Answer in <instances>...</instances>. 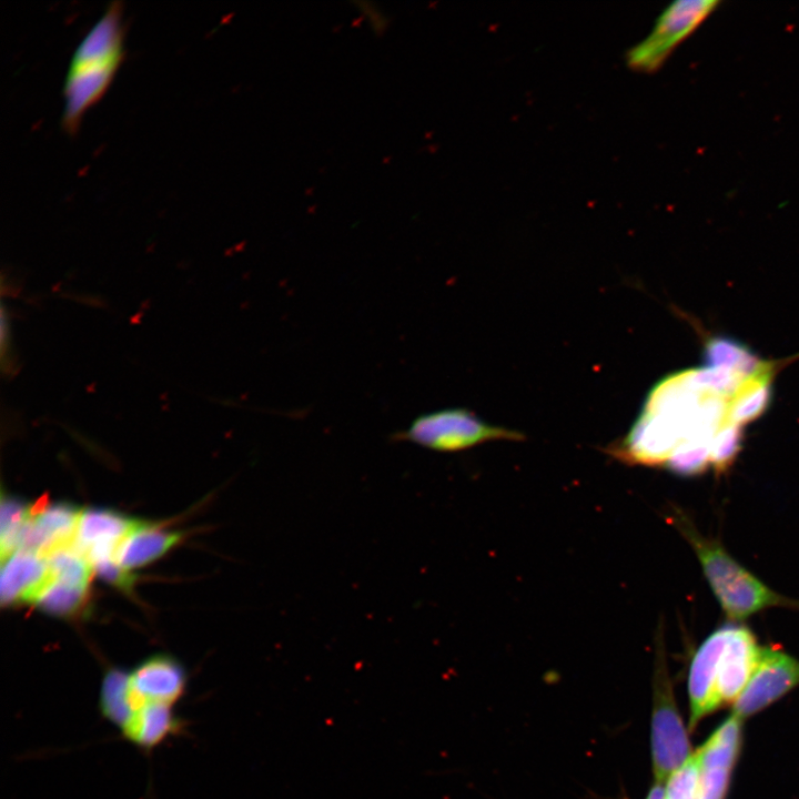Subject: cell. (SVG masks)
I'll use <instances>...</instances> for the list:
<instances>
[{
    "mask_svg": "<svg viewBox=\"0 0 799 799\" xmlns=\"http://www.w3.org/2000/svg\"><path fill=\"white\" fill-rule=\"evenodd\" d=\"M123 3L112 1L84 34L70 59L62 87L61 128L73 136L84 113L105 94L124 51Z\"/></svg>",
    "mask_w": 799,
    "mask_h": 799,
    "instance_id": "cell-1",
    "label": "cell"
},
{
    "mask_svg": "<svg viewBox=\"0 0 799 799\" xmlns=\"http://www.w3.org/2000/svg\"><path fill=\"white\" fill-rule=\"evenodd\" d=\"M186 685L185 669L169 655L151 656L131 671L112 667L101 682L99 711L119 730L138 715L175 709Z\"/></svg>",
    "mask_w": 799,
    "mask_h": 799,
    "instance_id": "cell-2",
    "label": "cell"
},
{
    "mask_svg": "<svg viewBox=\"0 0 799 799\" xmlns=\"http://www.w3.org/2000/svg\"><path fill=\"white\" fill-rule=\"evenodd\" d=\"M672 523L691 545L714 594L730 619L742 620L769 607L799 609V599L769 588L732 558L719 542L700 534L684 514L675 512Z\"/></svg>",
    "mask_w": 799,
    "mask_h": 799,
    "instance_id": "cell-3",
    "label": "cell"
},
{
    "mask_svg": "<svg viewBox=\"0 0 799 799\" xmlns=\"http://www.w3.org/2000/svg\"><path fill=\"white\" fill-rule=\"evenodd\" d=\"M391 439L452 453L493 439L522 441L524 435L487 424L468 409L445 408L416 416L405 429L392 434Z\"/></svg>",
    "mask_w": 799,
    "mask_h": 799,
    "instance_id": "cell-4",
    "label": "cell"
},
{
    "mask_svg": "<svg viewBox=\"0 0 799 799\" xmlns=\"http://www.w3.org/2000/svg\"><path fill=\"white\" fill-rule=\"evenodd\" d=\"M660 654L659 649L654 676L650 749L655 780L665 783L691 757V749Z\"/></svg>",
    "mask_w": 799,
    "mask_h": 799,
    "instance_id": "cell-5",
    "label": "cell"
},
{
    "mask_svg": "<svg viewBox=\"0 0 799 799\" xmlns=\"http://www.w3.org/2000/svg\"><path fill=\"white\" fill-rule=\"evenodd\" d=\"M719 4L717 0H679L670 3L659 14L650 32L628 50L627 65L637 72L658 70Z\"/></svg>",
    "mask_w": 799,
    "mask_h": 799,
    "instance_id": "cell-6",
    "label": "cell"
},
{
    "mask_svg": "<svg viewBox=\"0 0 799 799\" xmlns=\"http://www.w3.org/2000/svg\"><path fill=\"white\" fill-rule=\"evenodd\" d=\"M799 685V660L771 647H761L758 665L737 698L732 716L747 718Z\"/></svg>",
    "mask_w": 799,
    "mask_h": 799,
    "instance_id": "cell-7",
    "label": "cell"
},
{
    "mask_svg": "<svg viewBox=\"0 0 799 799\" xmlns=\"http://www.w3.org/2000/svg\"><path fill=\"white\" fill-rule=\"evenodd\" d=\"M81 512L68 503L32 506V515L21 535L18 550L45 558L54 550L74 544Z\"/></svg>",
    "mask_w": 799,
    "mask_h": 799,
    "instance_id": "cell-8",
    "label": "cell"
},
{
    "mask_svg": "<svg viewBox=\"0 0 799 799\" xmlns=\"http://www.w3.org/2000/svg\"><path fill=\"white\" fill-rule=\"evenodd\" d=\"M730 628L731 625H726L715 630L701 644L692 658L688 676L689 727L691 729L699 719L720 706L716 691L717 669Z\"/></svg>",
    "mask_w": 799,
    "mask_h": 799,
    "instance_id": "cell-9",
    "label": "cell"
},
{
    "mask_svg": "<svg viewBox=\"0 0 799 799\" xmlns=\"http://www.w3.org/2000/svg\"><path fill=\"white\" fill-rule=\"evenodd\" d=\"M140 524V520L111 509H84L79 518L74 546L92 566L98 560L114 557L120 543Z\"/></svg>",
    "mask_w": 799,
    "mask_h": 799,
    "instance_id": "cell-10",
    "label": "cell"
},
{
    "mask_svg": "<svg viewBox=\"0 0 799 799\" xmlns=\"http://www.w3.org/2000/svg\"><path fill=\"white\" fill-rule=\"evenodd\" d=\"M760 650L748 628L731 625L717 669L716 691L720 706L740 696L758 665Z\"/></svg>",
    "mask_w": 799,
    "mask_h": 799,
    "instance_id": "cell-11",
    "label": "cell"
},
{
    "mask_svg": "<svg viewBox=\"0 0 799 799\" xmlns=\"http://www.w3.org/2000/svg\"><path fill=\"white\" fill-rule=\"evenodd\" d=\"M49 576L45 558L27 550H17L2 562L0 598L2 605L34 599Z\"/></svg>",
    "mask_w": 799,
    "mask_h": 799,
    "instance_id": "cell-12",
    "label": "cell"
},
{
    "mask_svg": "<svg viewBox=\"0 0 799 799\" xmlns=\"http://www.w3.org/2000/svg\"><path fill=\"white\" fill-rule=\"evenodd\" d=\"M181 535L159 525L142 523L118 546L114 558L125 570L144 566L174 546Z\"/></svg>",
    "mask_w": 799,
    "mask_h": 799,
    "instance_id": "cell-13",
    "label": "cell"
},
{
    "mask_svg": "<svg viewBox=\"0 0 799 799\" xmlns=\"http://www.w3.org/2000/svg\"><path fill=\"white\" fill-rule=\"evenodd\" d=\"M773 364H766L755 374L746 377L729 397L727 421L744 425L759 417L771 400Z\"/></svg>",
    "mask_w": 799,
    "mask_h": 799,
    "instance_id": "cell-14",
    "label": "cell"
},
{
    "mask_svg": "<svg viewBox=\"0 0 799 799\" xmlns=\"http://www.w3.org/2000/svg\"><path fill=\"white\" fill-rule=\"evenodd\" d=\"M740 719L731 716L696 751L699 770L730 769L740 747Z\"/></svg>",
    "mask_w": 799,
    "mask_h": 799,
    "instance_id": "cell-15",
    "label": "cell"
},
{
    "mask_svg": "<svg viewBox=\"0 0 799 799\" xmlns=\"http://www.w3.org/2000/svg\"><path fill=\"white\" fill-rule=\"evenodd\" d=\"M702 355L704 366L729 368L745 378L766 364L749 347L726 336L710 337L705 344Z\"/></svg>",
    "mask_w": 799,
    "mask_h": 799,
    "instance_id": "cell-16",
    "label": "cell"
},
{
    "mask_svg": "<svg viewBox=\"0 0 799 799\" xmlns=\"http://www.w3.org/2000/svg\"><path fill=\"white\" fill-rule=\"evenodd\" d=\"M87 594L88 588L59 581L48 576L32 603L45 613L65 616L79 610Z\"/></svg>",
    "mask_w": 799,
    "mask_h": 799,
    "instance_id": "cell-17",
    "label": "cell"
},
{
    "mask_svg": "<svg viewBox=\"0 0 799 799\" xmlns=\"http://www.w3.org/2000/svg\"><path fill=\"white\" fill-rule=\"evenodd\" d=\"M32 515V506L20 499L2 495L0 520L1 560L19 549L21 535Z\"/></svg>",
    "mask_w": 799,
    "mask_h": 799,
    "instance_id": "cell-18",
    "label": "cell"
},
{
    "mask_svg": "<svg viewBox=\"0 0 799 799\" xmlns=\"http://www.w3.org/2000/svg\"><path fill=\"white\" fill-rule=\"evenodd\" d=\"M45 560L51 578L88 588L92 566L74 544L54 550Z\"/></svg>",
    "mask_w": 799,
    "mask_h": 799,
    "instance_id": "cell-19",
    "label": "cell"
},
{
    "mask_svg": "<svg viewBox=\"0 0 799 799\" xmlns=\"http://www.w3.org/2000/svg\"><path fill=\"white\" fill-rule=\"evenodd\" d=\"M688 383L697 391L730 397L745 380L739 373L724 367H699L685 371Z\"/></svg>",
    "mask_w": 799,
    "mask_h": 799,
    "instance_id": "cell-20",
    "label": "cell"
},
{
    "mask_svg": "<svg viewBox=\"0 0 799 799\" xmlns=\"http://www.w3.org/2000/svg\"><path fill=\"white\" fill-rule=\"evenodd\" d=\"M710 443L701 439L682 442L666 462L665 467L681 475L701 472L710 463Z\"/></svg>",
    "mask_w": 799,
    "mask_h": 799,
    "instance_id": "cell-21",
    "label": "cell"
},
{
    "mask_svg": "<svg viewBox=\"0 0 799 799\" xmlns=\"http://www.w3.org/2000/svg\"><path fill=\"white\" fill-rule=\"evenodd\" d=\"M741 425L725 421L710 443V463L725 468L735 458L741 443Z\"/></svg>",
    "mask_w": 799,
    "mask_h": 799,
    "instance_id": "cell-22",
    "label": "cell"
},
{
    "mask_svg": "<svg viewBox=\"0 0 799 799\" xmlns=\"http://www.w3.org/2000/svg\"><path fill=\"white\" fill-rule=\"evenodd\" d=\"M699 780V765L691 757L667 781L666 799H695Z\"/></svg>",
    "mask_w": 799,
    "mask_h": 799,
    "instance_id": "cell-23",
    "label": "cell"
},
{
    "mask_svg": "<svg viewBox=\"0 0 799 799\" xmlns=\"http://www.w3.org/2000/svg\"><path fill=\"white\" fill-rule=\"evenodd\" d=\"M730 769L699 770L695 799H725L729 786Z\"/></svg>",
    "mask_w": 799,
    "mask_h": 799,
    "instance_id": "cell-24",
    "label": "cell"
},
{
    "mask_svg": "<svg viewBox=\"0 0 799 799\" xmlns=\"http://www.w3.org/2000/svg\"><path fill=\"white\" fill-rule=\"evenodd\" d=\"M92 568L105 581L122 590L128 591L133 586V575L122 568L114 557L98 560L92 564Z\"/></svg>",
    "mask_w": 799,
    "mask_h": 799,
    "instance_id": "cell-25",
    "label": "cell"
},
{
    "mask_svg": "<svg viewBox=\"0 0 799 799\" xmlns=\"http://www.w3.org/2000/svg\"><path fill=\"white\" fill-rule=\"evenodd\" d=\"M646 799H666V790L664 783L655 782Z\"/></svg>",
    "mask_w": 799,
    "mask_h": 799,
    "instance_id": "cell-26",
    "label": "cell"
}]
</instances>
